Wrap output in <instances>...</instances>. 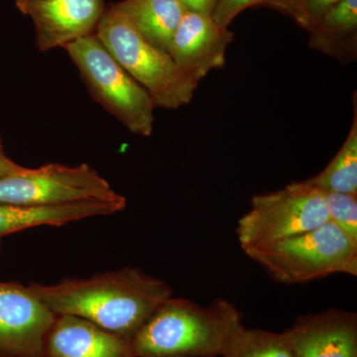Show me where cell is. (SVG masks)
Returning <instances> with one entry per match:
<instances>
[{
  "label": "cell",
  "instance_id": "30bf717a",
  "mask_svg": "<svg viewBox=\"0 0 357 357\" xmlns=\"http://www.w3.org/2000/svg\"><path fill=\"white\" fill-rule=\"evenodd\" d=\"M234 34L213 16L185 11L176 29L168 53L197 82L225 64L227 47Z\"/></svg>",
  "mask_w": 357,
  "mask_h": 357
},
{
  "label": "cell",
  "instance_id": "5bb4252c",
  "mask_svg": "<svg viewBox=\"0 0 357 357\" xmlns=\"http://www.w3.org/2000/svg\"><path fill=\"white\" fill-rule=\"evenodd\" d=\"M310 46L342 64L357 57V0H342L310 30Z\"/></svg>",
  "mask_w": 357,
  "mask_h": 357
},
{
  "label": "cell",
  "instance_id": "277c9868",
  "mask_svg": "<svg viewBox=\"0 0 357 357\" xmlns=\"http://www.w3.org/2000/svg\"><path fill=\"white\" fill-rule=\"evenodd\" d=\"M244 252L279 283H307L335 273L357 275V246L332 222Z\"/></svg>",
  "mask_w": 357,
  "mask_h": 357
},
{
  "label": "cell",
  "instance_id": "d6986e66",
  "mask_svg": "<svg viewBox=\"0 0 357 357\" xmlns=\"http://www.w3.org/2000/svg\"><path fill=\"white\" fill-rule=\"evenodd\" d=\"M342 1V0H298L292 17L298 24L310 31L312 26L331 8Z\"/></svg>",
  "mask_w": 357,
  "mask_h": 357
},
{
  "label": "cell",
  "instance_id": "7c38bea8",
  "mask_svg": "<svg viewBox=\"0 0 357 357\" xmlns=\"http://www.w3.org/2000/svg\"><path fill=\"white\" fill-rule=\"evenodd\" d=\"M43 357H134L131 340L88 319L57 314L45 338Z\"/></svg>",
  "mask_w": 357,
  "mask_h": 357
},
{
  "label": "cell",
  "instance_id": "4fadbf2b",
  "mask_svg": "<svg viewBox=\"0 0 357 357\" xmlns=\"http://www.w3.org/2000/svg\"><path fill=\"white\" fill-rule=\"evenodd\" d=\"M126 204L84 202L61 206H29L0 203V239L8 234L41 225H60L91 217L112 215Z\"/></svg>",
  "mask_w": 357,
  "mask_h": 357
},
{
  "label": "cell",
  "instance_id": "5b68a950",
  "mask_svg": "<svg viewBox=\"0 0 357 357\" xmlns=\"http://www.w3.org/2000/svg\"><path fill=\"white\" fill-rule=\"evenodd\" d=\"M89 95L135 135L150 136L155 105L146 89L126 72L96 34L63 47Z\"/></svg>",
  "mask_w": 357,
  "mask_h": 357
},
{
  "label": "cell",
  "instance_id": "44dd1931",
  "mask_svg": "<svg viewBox=\"0 0 357 357\" xmlns=\"http://www.w3.org/2000/svg\"><path fill=\"white\" fill-rule=\"evenodd\" d=\"M185 11L213 16L218 0H178Z\"/></svg>",
  "mask_w": 357,
  "mask_h": 357
},
{
  "label": "cell",
  "instance_id": "6da1fadb",
  "mask_svg": "<svg viewBox=\"0 0 357 357\" xmlns=\"http://www.w3.org/2000/svg\"><path fill=\"white\" fill-rule=\"evenodd\" d=\"M29 287L55 314H72L132 340L148 318L173 291L165 281L138 268L66 278L57 284Z\"/></svg>",
  "mask_w": 357,
  "mask_h": 357
},
{
  "label": "cell",
  "instance_id": "3957f363",
  "mask_svg": "<svg viewBox=\"0 0 357 357\" xmlns=\"http://www.w3.org/2000/svg\"><path fill=\"white\" fill-rule=\"evenodd\" d=\"M95 34L121 67L146 89L155 107L178 109L191 102L199 82L168 52L143 38L112 4L105 8Z\"/></svg>",
  "mask_w": 357,
  "mask_h": 357
},
{
  "label": "cell",
  "instance_id": "ba28073f",
  "mask_svg": "<svg viewBox=\"0 0 357 357\" xmlns=\"http://www.w3.org/2000/svg\"><path fill=\"white\" fill-rule=\"evenodd\" d=\"M56 316L29 286L0 282V357H43Z\"/></svg>",
  "mask_w": 357,
  "mask_h": 357
},
{
  "label": "cell",
  "instance_id": "7402d4cb",
  "mask_svg": "<svg viewBox=\"0 0 357 357\" xmlns=\"http://www.w3.org/2000/svg\"><path fill=\"white\" fill-rule=\"evenodd\" d=\"M25 167L13 161L6 153L1 137H0V178L13 175L22 171Z\"/></svg>",
  "mask_w": 357,
  "mask_h": 357
},
{
  "label": "cell",
  "instance_id": "cb8c5ba5",
  "mask_svg": "<svg viewBox=\"0 0 357 357\" xmlns=\"http://www.w3.org/2000/svg\"><path fill=\"white\" fill-rule=\"evenodd\" d=\"M15 1L17 8L20 9V11H22L28 4L32 3V2L39 1V0H15Z\"/></svg>",
  "mask_w": 357,
  "mask_h": 357
},
{
  "label": "cell",
  "instance_id": "7a4b0ae2",
  "mask_svg": "<svg viewBox=\"0 0 357 357\" xmlns=\"http://www.w3.org/2000/svg\"><path fill=\"white\" fill-rule=\"evenodd\" d=\"M243 316L229 301L208 307L185 298L164 301L136 333L134 357H218L243 330Z\"/></svg>",
  "mask_w": 357,
  "mask_h": 357
},
{
  "label": "cell",
  "instance_id": "ffe728a7",
  "mask_svg": "<svg viewBox=\"0 0 357 357\" xmlns=\"http://www.w3.org/2000/svg\"><path fill=\"white\" fill-rule=\"evenodd\" d=\"M266 0H218L213 18L222 27H229L232 20L248 7L264 6Z\"/></svg>",
  "mask_w": 357,
  "mask_h": 357
},
{
  "label": "cell",
  "instance_id": "603a6c76",
  "mask_svg": "<svg viewBox=\"0 0 357 357\" xmlns=\"http://www.w3.org/2000/svg\"><path fill=\"white\" fill-rule=\"evenodd\" d=\"M297 1L298 0H266L264 6L272 7L281 13L292 16Z\"/></svg>",
  "mask_w": 357,
  "mask_h": 357
},
{
  "label": "cell",
  "instance_id": "2e32d148",
  "mask_svg": "<svg viewBox=\"0 0 357 357\" xmlns=\"http://www.w3.org/2000/svg\"><path fill=\"white\" fill-rule=\"evenodd\" d=\"M347 139L325 170L307 180L321 192H342L357 196V107Z\"/></svg>",
  "mask_w": 357,
  "mask_h": 357
},
{
  "label": "cell",
  "instance_id": "8fae6325",
  "mask_svg": "<svg viewBox=\"0 0 357 357\" xmlns=\"http://www.w3.org/2000/svg\"><path fill=\"white\" fill-rule=\"evenodd\" d=\"M286 332L296 357H357L356 312L328 310L300 317Z\"/></svg>",
  "mask_w": 357,
  "mask_h": 357
},
{
  "label": "cell",
  "instance_id": "ac0fdd59",
  "mask_svg": "<svg viewBox=\"0 0 357 357\" xmlns=\"http://www.w3.org/2000/svg\"><path fill=\"white\" fill-rule=\"evenodd\" d=\"M325 196L330 222L337 225L357 246V196L333 192H325Z\"/></svg>",
  "mask_w": 357,
  "mask_h": 357
},
{
  "label": "cell",
  "instance_id": "9c48e42d",
  "mask_svg": "<svg viewBox=\"0 0 357 357\" xmlns=\"http://www.w3.org/2000/svg\"><path fill=\"white\" fill-rule=\"evenodd\" d=\"M105 0H39L21 13L31 17L40 52L95 34L105 13Z\"/></svg>",
  "mask_w": 357,
  "mask_h": 357
},
{
  "label": "cell",
  "instance_id": "8992f818",
  "mask_svg": "<svg viewBox=\"0 0 357 357\" xmlns=\"http://www.w3.org/2000/svg\"><path fill=\"white\" fill-rule=\"evenodd\" d=\"M330 222L325 192L305 182L258 195L239 220L236 234L243 250L311 231Z\"/></svg>",
  "mask_w": 357,
  "mask_h": 357
},
{
  "label": "cell",
  "instance_id": "d4e9b609",
  "mask_svg": "<svg viewBox=\"0 0 357 357\" xmlns=\"http://www.w3.org/2000/svg\"><path fill=\"white\" fill-rule=\"evenodd\" d=\"M0 245H1V243H0Z\"/></svg>",
  "mask_w": 357,
  "mask_h": 357
},
{
  "label": "cell",
  "instance_id": "e0dca14e",
  "mask_svg": "<svg viewBox=\"0 0 357 357\" xmlns=\"http://www.w3.org/2000/svg\"><path fill=\"white\" fill-rule=\"evenodd\" d=\"M222 357H296V354L287 332L244 326Z\"/></svg>",
  "mask_w": 357,
  "mask_h": 357
},
{
  "label": "cell",
  "instance_id": "9a60e30c",
  "mask_svg": "<svg viewBox=\"0 0 357 357\" xmlns=\"http://www.w3.org/2000/svg\"><path fill=\"white\" fill-rule=\"evenodd\" d=\"M112 6L143 38L166 52L185 13L178 0H123Z\"/></svg>",
  "mask_w": 357,
  "mask_h": 357
},
{
  "label": "cell",
  "instance_id": "52a82bcc",
  "mask_svg": "<svg viewBox=\"0 0 357 357\" xmlns=\"http://www.w3.org/2000/svg\"><path fill=\"white\" fill-rule=\"evenodd\" d=\"M109 202L126 204L109 183L88 164H47L0 178V203L48 206Z\"/></svg>",
  "mask_w": 357,
  "mask_h": 357
}]
</instances>
